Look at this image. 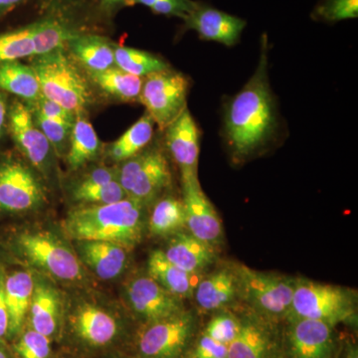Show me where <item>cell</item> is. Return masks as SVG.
Masks as SVG:
<instances>
[{"instance_id": "obj_1", "label": "cell", "mask_w": 358, "mask_h": 358, "mask_svg": "<svg viewBox=\"0 0 358 358\" xmlns=\"http://www.w3.org/2000/svg\"><path fill=\"white\" fill-rule=\"evenodd\" d=\"M223 122L226 143L240 162L265 150L278 136L279 117L268 83L267 45L253 76L226 106Z\"/></svg>"}, {"instance_id": "obj_2", "label": "cell", "mask_w": 358, "mask_h": 358, "mask_svg": "<svg viewBox=\"0 0 358 358\" xmlns=\"http://www.w3.org/2000/svg\"><path fill=\"white\" fill-rule=\"evenodd\" d=\"M145 208L129 199L110 204L82 205L68 213L63 229L75 241L110 242L129 250L143 240Z\"/></svg>"}, {"instance_id": "obj_3", "label": "cell", "mask_w": 358, "mask_h": 358, "mask_svg": "<svg viewBox=\"0 0 358 358\" xmlns=\"http://www.w3.org/2000/svg\"><path fill=\"white\" fill-rule=\"evenodd\" d=\"M38 78L41 95L75 115L83 114L91 102L88 83L68 57L65 48L35 56L31 64Z\"/></svg>"}, {"instance_id": "obj_4", "label": "cell", "mask_w": 358, "mask_h": 358, "mask_svg": "<svg viewBox=\"0 0 358 358\" xmlns=\"http://www.w3.org/2000/svg\"><path fill=\"white\" fill-rule=\"evenodd\" d=\"M16 255L30 267L65 282L85 280L83 265L64 241L44 230L23 231L14 239Z\"/></svg>"}, {"instance_id": "obj_5", "label": "cell", "mask_w": 358, "mask_h": 358, "mask_svg": "<svg viewBox=\"0 0 358 358\" xmlns=\"http://www.w3.org/2000/svg\"><path fill=\"white\" fill-rule=\"evenodd\" d=\"M357 293L345 287L296 279L287 319L319 320L331 326L357 319Z\"/></svg>"}, {"instance_id": "obj_6", "label": "cell", "mask_w": 358, "mask_h": 358, "mask_svg": "<svg viewBox=\"0 0 358 358\" xmlns=\"http://www.w3.org/2000/svg\"><path fill=\"white\" fill-rule=\"evenodd\" d=\"M236 273L240 301L264 319H287L293 301L296 279L275 273L254 270L233 264Z\"/></svg>"}, {"instance_id": "obj_7", "label": "cell", "mask_w": 358, "mask_h": 358, "mask_svg": "<svg viewBox=\"0 0 358 358\" xmlns=\"http://www.w3.org/2000/svg\"><path fill=\"white\" fill-rule=\"evenodd\" d=\"M117 180L128 199L148 207L155 203L171 185V171L166 155L159 148H145L122 162Z\"/></svg>"}, {"instance_id": "obj_8", "label": "cell", "mask_w": 358, "mask_h": 358, "mask_svg": "<svg viewBox=\"0 0 358 358\" xmlns=\"http://www.w3.org/2000/svg\"><path fill=\"white\" fill-rule=\"evenodd\" d=\"M189 79L169 68L143 78L138 102L160 129H166L187 109Z\"/></svg>"}, {"instance_id": "obj_9", "label": "cell", "mask_w": 358, "mask_h": 358, "mask_svg": "<svg viewBox=\"0 0 358 358\" xmlns=\"http://www.w3.org/2000/svg\"><path fill=\"white\" fill-rule=\"evenodd\" d=\"M196 317L185 312L145 324L138 334V358H182L196 329Z\"/></svg>"}, {"instance_id": "obj_10", "label": "cell", "mask_w": 358, "mask_h": 358, "mask_svg": "<svg viewBox=\"0 0 358 358\" xmlns=\"http://www.w3.org/2000/svg\"><path fill=\"white\" fill-rule=\"evenodd\" d=\"M43 186L31 169L13 159L0 164V209L8 212L34 210L45 201Z\"/></svg>"}, {"instance_id": "obj_11", "label": "cell", "mask_w": 358, "mask_h": 358, "mask_svg": "<svg viewBox=\"0 0 358 358\" xmlns=\"http://www.w3.org/2000/svg\"><path fill=\"white\" fill-rule=\"evenodd\" d=\"M124 296L131 312L145 324L185 310L183 300L160 287L148 274L129 281Z\"/></svg>"}, {"instance_id": "obj_12", "label": "cell", "mask_w": 358, "mask_h": 358, "mask_svg": "<svg viewBox=\"0 0 358 358\" xmlns=\"http://www.w3.org/2000/svg\"><path fill=\"white\" fill-rule=\"evenodd\" d=\"M7 120L14 143L23 157L41 173L48 171L53 150L41 129L35 124L29 106L15 101L9 108Z\"/></svg>"}, {"instance_id": "obj_13", "label": "cell", "mask_w": 358, "mask_h": 358, "mask_svg": "<svg viewBox=\"0 0 358 358\" xmlns=\"http://www.w3.org/2000/svg\"><path fill=\"white\" fill-rule=\"evenodd\" d=\"M186 228L190 234L216 248L223 240L222 221L205 195L199 178L181 180Z\"/></svg>"}, {"instance_id": "obj_14", "label": "cell", "mask_w": 358, "mask_h": 358, "mask_svg": "<svg viewBox=\"0 0 358 358\" xmlns=\"http://www.w3.org/2000/svg\"><path fill=\"white\" fill-rule=\"evenodd\" d=\"M288 320L286 346L289 358H333L334 327L319 320Z\"/></svg>"}, {"instance_id": "obj_15", "label": "cell", "mask_w": 358, "mask_h": 358, "mask_svg": "<svg viewBox=\"0 0 358 358\" xmlns=\"http://www.w3.org/2000/svg\"><path fill=\"white\" fill-rule=\"evenodd\" d=\"M164 131L167 150L179 167L181 180L199 178L200 133L189 110L186 109Z\"/></svg>"}, {"instance_id": "obj_16", "label": "cell", "mask_w": 358, "mask_h": 358, "mask_svg": "<svg viewBox=\"0 0 358 358\" xmlns=\"http://www.w3.org/2000/svg\"><path fill=\"white\" fill-rule=\"evenodd\" d=\"M186 30H194L200 38L232 47L239 42L246 21L237 16L199 3L183 20Z\"/></svg>"}, {"instance_id": "obj_17", "label": "cell", "mask_w": 358, "mask_h": 358, "mask_svg": "<svg viewBox=\"0 0 358 358\" xmlns=\"http://www.w3.org/2000/svg\"><path fill=\"white\" fill-rule=\"evenodd\" d=\"M73 333L94 348L112 343L120 334V324L112 313L92 303H79L69 317Z\"/></svg>"}, {"instance_id": "obj_18", "label": "cell", "mask_w": 358, "mask_h": 358, "mask_svg": "<svg viewBox=\"0 0 358 358\" xmlns=\"http://www.w3.org/2000/svg\"><path fill=\"white\" fill-rule=\"evenodd\" d=\"M193 299L200 310L206 313H217L230 310L239 303V289L234 266H224L202 275Z\"/></svg>"}, {"instance_id": "obj_19", "label": "cell", "mask_w": 358, "mask_h": 358, "mask_svg": "<svg viewBox=\"0 0 358 358\" xmlns=\"http://www.w3.org/2000/svg\"><path fill=\"white\" fill-rule=\"evenodd\" d=\"M249 310L240 317V331L228 345V358H275V341L268 322Z\"/></svg>"}, {"instance_id": "obj_20", "label": "cell", "mask_w": 358, "mask_h": 358, "mask_svg": "<svg viewBox=\"0 0 358 358\" xmlns=\"http://www.w3.org/2000/svg\"><path fill=\"white\" fill-rule=\"evenodd\" d=\"M129 250L105 241H77L80 262L96 277L109 281L119 277L128 266Z\"/></svg>"}, {"instance_id": "obj_21", "label": "cell", "mask_w": 358, "mask_h": 358, "mask_svg": "<svg viewBox=\"0 0 358 358\" xmlns=\"http://www.w3.org/2000/svg\"><path fill=\"white\" fill-rule=\"evenodd\" d=\"M162 251L167 260L192 274L203 275L217 259L214 247L183 231L173 235Z\"/></svg>"}, {"instance_id": "obj_22", "label": "cell", "mask_w": 358, "mask_h": 358, "mask_svg": "<svg viewBox=\"0 0 358 358\" xmlns=\"http://www.w3.org/2000/svg\"><path fill=\"white\" fill-rule=\"evenodd\" d=\"M62 299L60 293L48 282H35L29 308L32 329L51 338L57 333L62 320Z\"/></svg>"}, {"instance_id": "obj_23", "label": "cell", "mask_w": 358, "mask_h": 358, "mask_svg": "<svg viewBox=\"0 0 358 358\" xmlns=\"http://www.w3.org/2000/svg\"><path fill=\"white\" fill-rule=\"evenodd\" d=\"M148 275L160 287L181 300L192 299L202 275L186 272L167 260L162 250H155L148 260Z\"/></svg>"}, {"instance_id": "obj_24", "label": "cell", "mask_w": 358, "mask_h": 358, "mask_svg": "<svg viewBox=\"0 0 358 358\" xmlns=\"http://www.w3.org/2000/svg\"><path fill=\"white\" fill-rule=\"evenodd\" d=\"M35 280L31 273L18 271L4 278V296L9 315L8 336L13 338L22 331L29 313Z\"/></svg>"}, {"instance_id": "obj_25", "label": "cell", "mask_w": 358, "mask_h": 358, "mask_svg": "<svg viewBox=\"0 0 358 358\" xmlns=\"http://www.w3.org/2000/svg\"><path fill=\"white\" fill-rule=\"evenodd\" d=\"M66 47L88 73L102 72L115 66L114 43L106 37L75 32Z\"/></svg>"}, {"instance_id": "obj_26", "label": "cell", "mask_w": 358, "mask_h": 358, "mask_svg": "<svg viewBox=\"0 0 358 358\" xmlns=\"http://www.w3.org/2000/svg\"><path fill=\"white\" fill-rule=\"evenodd\" d=\"M0 91L13 94L29 106L42 96L36 72L20 60L0 63Z\"/></svg>"}, {"instance_id": "obj_27", "label": "cell", "mask_w": 358, "mask_h": 358, "mask_svg": "<svg viewBox=\"0 0 358 358\" xmlns=\"http://www.w3.org/2000/svg\"><path fill=\"white\" fill-rule=\"evenodd\" d=\"M101 141L91 122L83 115H77L71 131L69 148L66 154L68 166L78 171L98 157Z\"/></svg>"}, {"instance_id": "obj_28", "label": "cell", "mask_w": 358, "mask_h": 358, "mask_svg": "<svg viewBox=\"0 0 358 358\" xmlns=\"http://www.w3.org/2000/svg\"><path fill=\"white\" fill-rule=\"evenodd\" d=\"M90 79L103 93L121 102H136L140 98L143 78L134 76L119 68L89 73Z\"/></svg>"}, {"instance_id": "obj_29", "label": "cell", "mask_w": 358, "mask_h": 358, "mask_svg": "<svg viewBox=\"0 0 358 358\" xmlns=\"http://www.w3.org/2000/svg\"><path fill=\"white\" fill-rule=\"evenodd\" d=\"M155 124L152 117L145 113L110 145L108 150L110 159L115 162H122L143 152L152 140Z\"/></svg>"}, {"instance_id": "obj_30", "label": "cell", "mask_w": 358, "mask_h": 358, "mask_svg": "<svg viewBox=\"0 0 358 358\" xmlns=\"http://www.w3.org/2000/svg\"><path fill=\"white\" fill-rule=\"evenodd\" d=\"M186 228L182 200L173 196L159 199L148 219V230L155 236H173Z\"/></svg>"}, {"instance_id": "obj_31", "label": "cell", "mask_w": 358, "mask_h": 358, "mask_svg": "<svg viewBox=\"0 0 358 358\" xmlns=\"http://www.w3.org/2000/svg\"><path fill=\"white\" fill-rule=\"evenodd\" d=\"M114 53L115 67L134 76L145 78L171 68L164 59L150 52L114 44Z\"/></svg>"}, {"instance_id": "obj_32", "label": "cell", "mask_w": 358, "mask_h": 358, "mask_svg": "<svg viewBox=\"0 0 358 358\" xmlns=\"http://www.w3.org/2000/svg\"><path fill=\"white\" fill-rule=\"evenodd\" d=\"M75 32L70 31L62 23L54 20H42L34 22L32 40L34 56L45 55L57 49L65 48L68 40Z\"/></svg>"}, {"instance_id": "obj_33", "label": "cell", "mask_w": 358, "mask_h": 358, "mask_svg": "<svg viewBox=\"0 0 358 358\" xmlns=\"http://www.w3.org/2000/svg\"><path fill=\"white\" fill-rule=\"evenodd\" d=\"M71 193L73 201L82 205L110 204L128 199L119 180L93 185H75Z\"/></svg>"}, {"instance_id": "obj_34", "label": "cell", "mask_w": 358, "mask_h": 358, "mask_svg": "<svg viewBox=\"0 0 358 358\" xmlns=\"http://www.w3.org/2000/svg\"><path fill=\"white\" fill-rule=\"evenodd\" d=\"M33 31H34V22L20 29L0 34V63L33 57L34 56Z\"/></svg>"}, {"instance_id": "obj_35", "label": "cell", "mask_w": 358, "mask_h": 358, "mask_svg": "<svg viewBox=\"0 0 358 358\" xmlns=\"http://www.w3.org/2000/svg\"><path fill=\"white\" fill-rule=\"evenodd\" d=\"M30 109H31L35 124L41 129L42 133L50 143L52 150L59 157H66L69 148L71 131L74 124L53 121V120L47 119L35 108L30 107Z\"/></svg>"}, {"instance_id": "obj_36", "label": "cell", "mask_w": 358, "mask_h": 358, "mask_svg": "<svg viewBox=\"0 0 358 358\" xmlns=\"http://www.w3.org/2000/svg\"><path fill=\"white\" fill-rule=\"evenodd\" d=\"M214 313L215 315L209 320L203 334L217 343L228 346L239 334L240 317L230 310Z\"/></svg>"}, {"instance_id": "obj_37", "label": "cell", "mask_w": 358, "mask_h": 358, "mask_svg": "<svg viewBox=\"0 0 358 358\" xmlns=\"http://www.w3.org/2000/svg\"><path fill=\"white\" fill-rule=\"evenodd\" d=\"M317 20L334 23L358 16V0H322L313 13Z\"/></svg>"}, {"instance_id": "obj_38", "label": "cell", "mask_w": 358, "mask_h": 358, "mask_svg": "<svg viewBox=\"0 0 358 358\" xmlns=\"http://www.w3.org/2000/svg\"><path fill=\"white\" fill-rule=\"evenodd\" d=\"M15 352L20 358H50V338L30 329L20 336Z\"/></svg>"}, {"instance_id": "obj_39", "label": "cell", "mask_w": 358, "mask_h": 358, "mask_svg": "<svg viewBox=\"0 0 358 358\" xmlns=\"http://www.w3.org/2000/svg\"><path fill=\"white\" fill-rule=\"evenodd\" d=\"M134 4L147 6L159 15L176 16L183 20L194 9L197 2L193 0H134Z\"/></svg>"}, {"instance_id": "obj_40", "label": "cell", "mask_w": 358, "mask_h": 358, "mask_svg": "<svg viewBox=\"0 0 358 358\" xmlns=\"http://www.w3.org/2000/svg\"><path fill=\"white\" fill-rule=\"evenodd\" d=\"M30 107L35 108L47 119L53 120V121L73 124L75 120H76V115L71 113L70 110H66L62 106L45 98L43 96H40L39 100Z\"/></svg>"}, {"instance_id": "obj_41", "label": "cell", "mask_w": 358, "mask_h": 358, "mask_svg": "<svg viewBox=\"0 0 358 358\" xmlns=\"http://www.w3.org/2000/svg\"><path fill=\"white\" fill-rule=\"evenodd\" d=\"M192 358H228V346L202 334L193 348Z\"/></svg>"}, {"instance_id": "obj_42", "label": "cell", "mask_w": 358, "mask_h": 358, "mask_svg": "<svg viewBox=\"0 0 358 358\" xmlns=\"http://www.w3.org/2000/svg\"><path fill=\"white\" fill-rule=\"evenodd\" d=\"M9 315L4 296V278L0 275V338L8 336Z\"/></svg>"}, {"instance_id": "obj_43", "label": "cell", "mask_w": 358, "mask_h": 358, "mask_svg": "<svg viewBox=\"0 0 358 358\" xmlns=\"http://www.w3.org/2000/svg\"><path fill=\"white\" fill-rule=\"evenodd\" d=\"M7 114L8 110H7L6 99L0 92V138L3 136L4 129H6Z\"/></svg>"}, {"instance_id": "obj_44", "label": "cell", "mask_w": 358, "mask_h": 358, "mask_svg": "<svg viewBox=\"0 0 358 358\" xmlns=\"http://www.w3.org/2000/svg\"><path fill=\"white\" fill-rule=\"evenodd\" d=\"M103 7L114 9L115 7L134 6V0H100Z\"/></svg>"}, {"instance_id": "obj_45", "label": "cell", "mask_w": 358, "mask_h": 358, "mask_svg": "<svg viewBox=\"0 0 358 358\" xmlns=\"http://www.w3.org/2000/svg\"><path fill=\"white\" fill-rule=\"evenodd\" d=\"M23 1L24 0H0V16L4 15Z\"/></svg>"}, {"instance_id": "obj_46", "label": "cell", "mask_w": 358, "mask_h": 358, "mask_svg": "<svg viewBox=\"0 0 358 358\" xmlns=\"http://www.w3.org/2000/svg\"><path fill=\"white\" fill-rule=\"evenodd\" d=\"M345 358H358L357 346H350L346 352Z\"/></svg>"}, {"instance_id": "obj_47", "label": "cell", "mask_w": 358, "mask_h": 358, "mask_svg": "<svg viewBox=\"0 0 358 358\" xmlns=\"http://www.w3.org/2000/svg\"><path fill=\"white\" fill-rule=\"evenodd\" d=\"M0 358H8L6 350H4L3 346L1 345H0Z\"/></svg>"}, {"instance_id": "obj_48", "label": "cell", "mask_w": 358, "mask_h": 358, "mask_svg": "<svg viewBox=\"0 0 358 358\" xmlns=\"http://www.w3.org/2000/svg\"><path fill=\"white\" fill-rule=\"evenodd\" d=\"M120 358H124V357H120Z\"/></svg>"}]
</instances>
